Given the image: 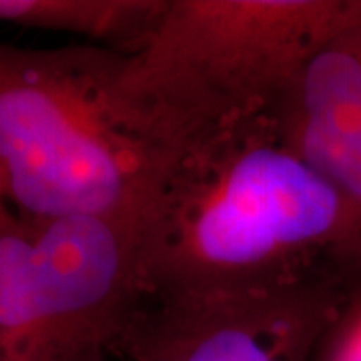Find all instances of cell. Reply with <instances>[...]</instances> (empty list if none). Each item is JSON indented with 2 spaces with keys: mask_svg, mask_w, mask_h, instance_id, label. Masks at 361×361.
Returning <instances> with one entry per match:
<instances>
[{
  "mask_svg": "<svg viewBox=\"0 0 361 361\" xmlns=\"http://www.w3.org/2000/svg\"><path fill=\"white\" fill-rule=\"evenodd\" d=\"M90 361H109V355H99V357H94V360Z\"/></svg>",
  "mask_w": 361,
  "mask_h": 361,
  "instance_id": "9",
  "label": "cell"
},
{
  "mask_svg": "<svg viewBox=\"0 0 361 361\" xmlns=\"http://www.w3.org/2000/svg\"><path fill=\"white\" fill-rule=\"evenodd\" d=\"M361 18V0H167L129 54L125 87L177 155L277 115L315 52Z\"/></svg>",
  "mask_w": 361,
  "mask_h": 361,
  "instance_id": "3",
  "label": "cell"
},
{
  "mask_svg": "<svg viewBox=\"0 0 361 361\" xmlns=\"http://www.w3.org/2000/svg\"><path fill=\"white\" fill-rule=\"evenodd\" d=\"M142 301L139 227L0 207V361L111 355Z\"/></svg>",
  "mask_w": 361,
  "mask_h": 361,
  "instance_id": "4",
  "label": "cell"
},
{
  "mask_svg": "<svg viewBox=\"0 0 361 361\" xmlns=\"http://www.w3.org/2000/svg\"><path fill=\"white\" fill-rule=\"evenodd\" d=\"M343 303L341 279L237 295L145 297L116 353L127 361H315Z\"/></svg>",
  "mask_w": 361,
  "mask_h": 361,
  "instance_id": "5",
  "label": "cell"
},
{
  "mask_svg": "<svg viewBox=\"0 0 361 361\" xmlns=\"http://www.w3.org/2000/svg\"><path fill=\"white\" fill-rule=\"evenodd\" d=\"M2 205H6V203H4V197H2V191H0V207Z\"/></svg>",
  "mask_w": 361,
  "mask_h": 361,
  "instance_id": "10",
  "label": "cell"
},
{
  "mask_svg": "<svg viewBox=\"0 0 361 361\" xmlns=\"http://www.w3.org/2000/svg\"><path fill=\"white\" fill-rule=\"evenodd\" d=\"M361 265V209L291 147L279 116L180 151L139 229L147 299L341 279Z\"/></svg>",
  "mask_w": 361,
  "mask_h": 361,
  "instance_id": "1",
  "label": "cell"
},
{
  "mask_svg": "<svg viewBox=\"0 0 361 361\" xmlns=\"http://www.w3.org/2000/svg\"><path fill=\"white\" fill-rule=\"evenodd\" d=\"M127 63L87 42L0 40V191L14 213L141 229L177 153L129 97Z\"/></svg>",
  "mask_w": 361,
  "mask_h": 361,
  "instance_id": "2",
  "label": "cell"
},
{
  "mask_svg": "<svg viewBox=\"0 0 361 361\" xmlns=\"http://www.w3.org/2000/svg\"><path fill=\"white\" fill-rule=\"evenodd\" d=\"M167 0H0V20L23 28L65 32L87 44L133 54Z\"/></svg>",
  "mask_w": 361,
  "mask_h": 361,
  "instance_id": "7",
  "label": "cell"
},
{
  "mask_svg": "<svg viewBox=\"0 0 361 361\" xmlns=\"http://www.w3.org/2000/svg\"><path fill=\"white\" fill-rule=\"evenodd\" d=\"M315 361H361V295L343 303Z\"/></svg>",
  "mask_w": 361,
  "mask_h": 361,
  "instance_id": "8",
  "label": "cell"
},
{
  "mask_svg": "<svg viewBox=\"0 0 361 361\" xmlns=\"http://www.w3.org/2000/svg\"><path fill=\"white\" fill-rule=\"evenodd\" d=\"M277 116L297 153L361 209V18L323 42Z\"/></svg>",
  "mask_w": 361,
  "mask_h": 361,
  "instance_id": "6",
  "label": "cell"
}]
</instances>
